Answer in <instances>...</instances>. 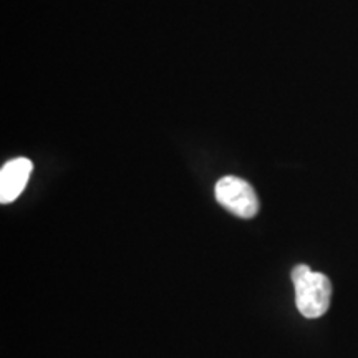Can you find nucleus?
<instances>
[{
	"mask_svg": "<svg viewBox=\"0 0 358 358\" xmlns=\"http://www.w3.org/2000/svg\"><path fill=\"white\" fill-rule=\"evenodd\" d=\"M292 282L295 287V306L306 319H319L329 310L332 299V284L329 277L313 272L306 264L292 268Z\"/></svg>",
	"mask_w": 358,
	"mask_h": 358,
	"instance_id": "obj_1",
	"label": "nucleus"
},
{
	"mask_svg": "<svg viewBox=\"0 0 358 358\" xmlns=\"http://www.w3.org/2000/svg\"><path fill=\"white\" fill-rule=\"evenodd\" d=\"M217 203L227 211L243 219H250L259 213V198L254 187L244 179L224 176L216 185Z\"/></svg>",
	"mask_w": 358,
	"mask_h": 358,
	"instance_id": "obj_2",
	"label": "nucleus"
},
{
	"mask_svg": "<svg viewBox=\"0 0 358 358\" xmlns=\"http://www.w3.org/2000/svg\"><path fill=\"white\" fill-rule=\"evenodd\" d=\"M34 164L29 158H15L0 169V203H13L24 192Z\"/></svg>",
	"mask_w": 358,
	"mask_h": 358,
	"instance_id": "obj_3",
	"label": "nucleus"
}]
</instances>
